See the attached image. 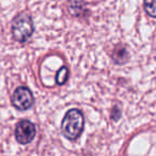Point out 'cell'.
I'll return each instance as SVG.
<instances>
[{
  "mask_svg": "<svg viewBox=\"0 0 156 156\" xmlns=\"http://www.w3.org/2000/svg\"><path fill=\"white\" fill-rule=\"evenodd\" d=\"M83 125H85V119L83 113L78 109H72L67 111V113L65 115L62 121L61 129L67 139L75 140L80 136L83 129Z\"/></svg>",
  "mask_w": 156,
  "mask_h": 156,
  "instance_id": "6da1fadb",
  "label": "cell"
},
{
  "mask_svg": "<svg viewBox=\"0 0 156 156\" xmlns=\"http://www.w3.org/2000/svg\"><path fill=\"white\" fill-rule=\"evenodd\" d=\"M33 32V24L28 14H20L12 24V34L18 42H26Z\"/></svg>",
  "mask_w": 156,
  "mask_h": 156,
  "instance_id": "7a4b0ae2",
  "label": "cell"
},
{
  "mask_svg": "<svg viewBox=\"0 0 156 156\" xmlns=\"http://www.w3.org/2000/svg\"><path fill=\"white\" fill-rule=\"evenodd\" d=\"M12 104L18 110H27L33 104V95L26 87H20L14 91L12 96Z\"/></svg>",
  "mask_w": 156,
  "mask_h": 156,
  "instance_id": "3957f363",
  "label": "cell"
},
{
  "mask_svg": "<svg viewBox=\"0 0 156 156\" xmlns=\"http://www.w3.org/2000/svg\"><path fill=\"white\" fill-rule=\"evenodd\" d=\"M35 136V126L30 121H20L16 125L15 128V138L22 144H27L31 142Z\"/></svg>",
  "mask_w": 156,
  "mask_h": 156,
  "instance_id": "277c9868",
  "label": "cell"
},
{
  "mask_svg": "<svg viewBox=\"0 0 156 156\" xmlns=\"http://www.w3.org/2000/svg\"><path fill=\"white\" fill-rule=\"evenodd\" d=\"M144 9L152 17H156V0H144Z\"/></svg>",
  "mask_w": 156,
  "mask_h": 156,
  "instance_id": "5b68a950",
  "label": "cell"
},
{
  "mask_svg": "<svg viewBox=\"0 0 156 156\" xmlns=\"http://www.w3.org/2000/svg\"><path fill=\"white\" fill-rule=\"evenodd\" d=\"M67 77H69V69H66L65 66L61 67L60 69H59L58 74H57V83H59V85H63V83L66 81Z\"/></svg>",
  "mask_w": 156,
  "mask_h": 156,
  "instance_id": "8992f818",
  "label": "cell"
}]
</instances>
